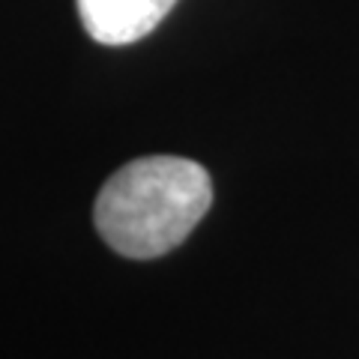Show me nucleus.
<instances>
[{"label":"nucleus","instance_id":"f257e3e1","mask_svg":"<svg viewBox=\"0 0 359 359\" xmlns=\"http://www.w3.org/2000/svg\"><path fill=\"white\" fill-rule=\"evenodd\" d=\"M212 204L210 174L180 156H147L123 165L102 186L93 222L123 257L150 261L177 249Z\"/></svg>","mask_w":359,"mask_h":359},{"label":"nucleus","instance_id":"f03ea898","mask_svg":"<svg viewBox=\"0 0 359 359\" xmlns=\"http://www.w3.org/2000/svg\"><path fill=\"white\" fill-rule=\"evenodd\" d=\"M177 0H78L87 33L99 45H132L156 30Z\"/></svg>","mask_w":359,"mask_h":359}]
</instances>
